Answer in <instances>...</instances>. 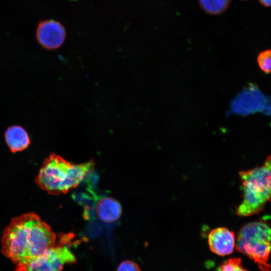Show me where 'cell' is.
Segmentation results:
<instances>
[{
    "mask_svg": "<svg viewBox=\"0 0 271 271\" xmlns=\"http://www.w3.org/2000/svg\"><path fill=\"white\" fill-rule=\"evenodd\" d=\"M50 226L34 213L14 218L4 231L2 252L16 264L36 257L56 244Z\"/></svg>",
    "mask_w": 271,
    "mask_h": 271,
    "instance_id": "obj_1",
    "label": "cell"
},
{
    "mask_svg": "<svg viewBox=\"0 0 271 271\" xmlns=\"http://www.w3.org/2000/svg\"><path fill=\"white\" fill-rule=\"evenodd\" d=\"M93 161L72 164L55 154L51 155L43 163L36 178L38 185L50 194L67 192L75 188L93 168Z\"/></svg>",
    "mask_w": 271,
    "mask_h": 271,
    "instance_id": "obj_2",
    "label": "cell"
},
{
    "mask_svg": "<svg viewBox=\"0 0 271 271\" xmlns=\"http://www.w3.org/2000/svg\"><path fill=\"white\" fill-rule=\"evenodd\" d=\"M270 156L264 163L247 171H241L243 200L236 209V214L245 217L257 214L264 208L270 200Z\"/></svg>",
    "mask_w": 271,
    "mask_h": 271,
    "instance_id": "obj_3",
    "label": "cell"
},
{
    "mask_svg": "<svg viewBox=\"0 0 271 271\" xmlns=\"http://www.w3.org/2000/svg\"><path fill=\"white\" fill-rule=\"evenodd\" d=\"M270 228L263 221L243 225L238 231L235 247L239 252L255 262L261 271H269L268 258L270 249Z\"/></svg>",
    "mask_w": 271,
    "mask_h": 271,
    "instance_id": "obj_4",
    "label": "cell"
},
{
    "mask_svg": "<svg viewBox=\"0 0 271 271\" xmlns=\"http://www.w3.org/2000/svg\"><path fill=\"white\" fill-rule=\"evenodd\" d=\"M76 261L67 245H56L37 256L18 264L15 271H61L65 264Z\"/></svg>",
    "mask_w": 271,
    "mask_h": 271,
    "instance_id": "obj_5",
    "label": "cell"
},
{
    "mask_svg": "<svg viewBox=\"0 0 271 271\" xmlns=\"http://www.w3.org/2000/svg\"><path fill=\"white\" fill-rule=\"evenodd\" d=\"M66 36L64 26L59 22L52 20L41 21L36 31V37L39 44L50 50L60 47Z\"/></svg>",
    "mask_w": 271,
    "mask_h": 271,
    "instance_id": "obj_6",
    "label": "cell"
},
{
    "mask_svg": "<svg viewBox=\"0 0 271 271\" xmlns=\"http://www.w3.org/2000/svg\"><path fill=\"white\" fill-rule=\"evenodd\" d=\"M235 242L234 232L225 227L215 228L208 235L210 250L219 255L231 253L235 247Z\"/></svg>",
    "mask_w": 271,
    "mask_h": 271,
    "instance_id": "obj_7",
    "label": "cell"
},
{
    "mask_svg": "<svg viewBox=\"0 0 271 271\" xmlns=\"http://www.w3.org/2000/svg\"><path fill=\"white\" fill-rule=\"evenodd\" d=\"M96 202L95 211L97 217L102 221L111 223L117 220L122 212L119 203L109 197L95 196Z\"/></svg>",
    "mask_w": 271,
    "mask_h": 271,
    "instance_id": "obj_8",
    "label": "cell"
},
{
    "mask_svg": "<svg viewBox=\"0 0 271 271\" xmlns=\"http://www.w3.org/2000/svg\"><path fill=\"white\" fill-rule=\"evenodd\" d=\"M6 142L12 152L24 150L30 143L27 132L21 126L9 127L5 133Z\"/></svg>",
    "mask_w": 271,
    "mask_h": 271,
    "instance_id": "obj_9",
    "label": "cell"
},
{
    "mask_svg": "<svg viewBox=\"0 0 271 271\" xmlns=\"http://www.w3.org/2000/svg\"><path fill=\"white\" fill-rule=\"evenodd\" d=\"M231 0H199L202 9L207 13L217 15L224 12L229 7Z\"/></svg>",
    "mask_w": 271,
    "mask_h": 271,
    "instance_id": "obj_10",
    "label": "cell"
},
{
    "mask_svg": "<svg viewBox=\"0 0 271 271\" xmlns=\"http://www.w3.org/2000/svg\"><path fill=\"white\" fill-rule=\"evenodd\" d=\"M218 271H248L241 263L240 258H230L221 264Z\"/></svg>",
    "mask_w": 271,
    "mask_h": 271,
    "instance_id": "obj_11",
    "label": "cell"
},
{
    "mask_svg": "<svg viewBox=\"0 0 271 271\" xmlns=\"http://www.w3.org/2000/svg\"><path fill=\"white\" fill-rule=\"evenodd\" d=\"M257 63L260 69L266 74L270 72L271 52L270 50H265L260 53L257 59Z\"/></svg>",
    "mask_w": 271,
    "mask_h": 271,
    "instance_id": "obj_12",
    "label": "cell"
},
{
    "mask_svg": "<svg viewBox=\"0 0 271 271\" xmlns=\"http://www.w3.org/2000/svg\"><path fill=\"white\" fill-rule=\"evenodd\" d=\"M116 271H141L139 265L132 260H124L117 266Z\"/></svg>",
    "mask_w": 271,
    "mask_h": 271,
    "instance_id": "obj_13",
    "label": "cell"
},
{
    "mask_svg": "<svg viewBox=\"0 0 271 271\" xmlns=\"http://www.w3.org/2000/svg\"><path fill=\"white\" fill-rule=\"evenodd\" d=\"M259 1L265 7H269L270 5V0H259Z\"/></svg>",
    "mask_w": 271,
    "mask_h": 271,
    "instance_id": "obj_14",
    "label": "cell"
}]
</instances>
